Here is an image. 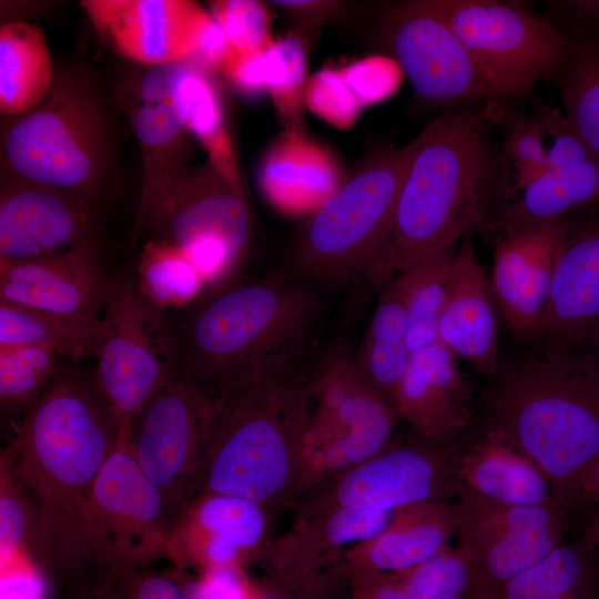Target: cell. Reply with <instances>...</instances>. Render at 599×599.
Returning a JSON list of instances; mask_svg holds the SVG:
<instances>
[{
	"label": "cell",
	"mask_w": 599,
	"mask_h": 599,
	"mask_svg": "<svg viewBox=\"0 0 599 599\" xmlns=\"http://www.w3.org/2000/svg\"><path fill=\"white\" fill-rule=\"evenodd\" d=\"M124 432L93 374L62 367L4 448L35 499L44 564L68 598L95 586L91 498Z\"/></svg>",
	"instance_id": "cell-1"
},
{
	"label": "cell",
	"mask_w": 599,
	"mask_h": 599,
	"mask_svg": "<svg viewBox=\"0 0 599 599\" xmlns=\"http://www.w3.org/2000/svg\"><path fill=\"white\" fill-rule=\"evenodd\" d=\"M305 354L281 356L203 387L209 415L194 496L230 495L270 510L290 504L308 419Z\"/></svg>",
	"instance_id": "cell-2"
},
{
	"label": "cell",
	"mask_w": 599,
	"mask_h": 599,
	"mask_svg": "<svg viewBox=\"0 0 599 599\" xmlns=\"http://www.w3.org/2000/svg\"><path fill=\"white\" fill-rule=\"evenodd\" d=\"M478 102L447 108L412 141L375 278L380 287L417 261L485 226L504 203L507 189L491 140L494 119Z\"/></svg>",
	"instance_id": "cell-3"
},
{
	"label": "cell",
	"mask_w": 599,
	"mask_h": 599,
	"mask_svg": "<svg viewBox=\"0 0 599 599\" xmlns=\"http://www.w3.org/2000/svg\"><path fill=\"white\" fill-rule=\"evenodd\" d=\"M479 405L480 427L531 459L560 505L599 457V365L587 356L501 355Z\"/></svg>",
	"instance_id": "cell-4"
},
{
	"label": "cell",
	"mask_w": 599,
	"mask_h": 599,
	"mask_svg": "<svg viewBox=\"0 0 599 599\" xmlns=\"http://www.w3.org/2000/svg\"><path fill=\"white\" fill-rule=\"evenodd\" d=\"M321 288L278 271L215 291L176 327L179 361L202 387L307 351Z\"/></svg>",
	"instance_id": "cell-5"
},
{
	"label": "cell",
	"mask_w": 599,
	"mask_h": 599,
	"mask_svg": "<svg viewBox=\"0 0 599 599\" xmlns=\"http://www.w3.org/2000/svg\"><path fill=\"white\" fill-rule=\"evenodd\" d=\"M413 143L382 148L298 229L282 271L318 288L376 278Z\"/></svg>",
	"instance_id": "cell-6"
},
{
	"label": "cell",
	"mask_w": 599,
	"mask_h": 599,
	"mask_svg": "<svg viewBox=\"0 0 599 599\" xmlns=\"http://www.w3.org/2000/svg\"><path fill=\"white\" fill-rule=\"evenodd\" d=\"M6 126L1 173L60 190L91 209L108 160L100 103L81 77L58 75L31 111Z\"/></svg>",
	"instance_id": "cell-7"
},
{
	"label": "cell",
	"mask_w": 599,
	"mask_h": 599,
	"mask_svg": "<svg viewBox=\"0 0 599 599\" xmlns=\"http://www.w3.org/2000/svg\"><path fill=\"white\" fill-rule=\"evenodd\" d=\"M307 415L291 502L377 455L393 439L400 418L365 382L354 355L343 349L328 352L311 367Z\"/></svg>",
	"instance_id": "cell-8"
},
{
	"label": "cell",
	"mask_w": 599,
	"mask_h": 599,
	"mask_svg": "<svg viewBox=\"0 0 599 599\" xmlns=\"http://www.w3.org/2000/svg\"><path fill=\"white\" fill-rule=\"evenodd\" d=\"M94 358L97 387L126 432L181 367L175 325L138 292L132 274L121 277L109 304Z\"/></svg>",
	"instance_id": "cell-9"
},
{
	"label": "cell",
	"mask_w": 599,
	"mask_h": 599,
	"mask_svg": "<svg viewBox=\"0 0 599 599\" xmlns=\"http://www.w3.org/2000/svg\"><path fill=\"white\" fill-rule=\"evenodd\" d=\"M464 437V436H463ZM461 437V438H463ZM392 439L367 461L296 497V517L343 507L400 510L457 498L460 439Z\"/></svg>",
	"instance_id": "cell-10"
},
{
	"label": "cell",
	"mask_w": 599,
	"mask_h": 599,
	"mask_svg": "<svg viewBox=\"0 0 599 599\" xmlns=\"http://www.w3.org/2000/svg\"><path fill=\"white\" fill-rule=\"evenodd\" d=\"M174 517L136 463L124 432L94 484L89 532L97 582L166 558Z\"/></svg>",
	"instance_id": "cell-11"
},
{
	"label": "cell",
	"mask_w": 599,
	"mask_h": 599,
	"mask_svg": "<svg viewBox=\"0 0 599 599\" xmlns=\"http://www.w3.org/2000/svg\"><path fill=\"white\" fill-rule=\"evenodd\" d=\"M146 230L177 247L209 287L224 281L243 258L251 217L243 191L209 162L187 167L131 237L138 241Z\"/></svg>",
	"instance_id": "cell-12"
},
{
	"label": "cell",
	"mask_w": 599,
	"mask_h": 599,
	"mask_svg": "<svg viewBox=\"0 0 599 599\" xmlns=\"http://www.w3.org/2000/svg\"><path fill=\"white\" fill-rule=\"evenodd\" d=\"M380 34L393 60L426 103L449 108L508 98L468 53L436 0L390 4L382 16Z\"/></svg>",
	"instance_id": "cell-13"
},
{
	"label": "cell",
	"mask_w": 599,
	"mask_h": 599,
	"mask_svg": "<svg viewBox=\"0 0 599 599\" xmlns=\"http://www.w3.org/2000/svg\"><path fill=\"white\" fill-rule=\"evenodd\" d=\"M454 502L458 545L474 560L470 599H496L508 582L562 542L569 518L558 501L510 506L461 491Z\"/></svg>",
	"instance_id": "cell-14"
},
{
	"label": "cell",
	"mask_w": 599,
	"mask_h": 599,
	"mask_svg": "<svg viewBox=\"0 0 599 599\" xmlns=\"http://www.w3.org/2000/svg\"><path fill=\"white\" fill-rule=\"evenodd\" d=\"M436 3L475 62L508 98L528 92L565 55L567 37L514 4L491 0Z\"/></svg>",
	"instance_id": "cell-15"
},
{
	"label": "cell",
	"mask_w": 599,
	"mask_h": 599,
	"mask_svg": "<svg viewBox=\"0 0 599 599\" xmlns=\"http://www.w3.org/2000/svg\"><path fill=\"white\" fill-rule=\"evenodd\" d=\"M207 415L206 392L181 366L131 426L132 454L163 494L174 520L195 493Z\"/></svg>",
	"instance_id": "cell-16"
},
{
	"label": "cell",
	"mask_w": 599,
	"mask_h": 599,
	"mask_svg": "<svg viewBox=\"0 0 599 599\" xmlns=\"http://www.w3.org/2000/svg\"><path fill=\"white\" fill-rule=\"evenodd\" d=\"M121 277L108 270L92 234L63 253L22 262L0 261V300L102 328Z\"/></svg>",
	"instance_id": "cell-17"
},
{
	"label": "cell",
	"mask_w": 599,
	"mask_h": 599,
	"mask_svg": "<svg viewBox=\"0 0 599 599\" xmlns=\"http://www.w3.org/2000/svg\"><path fill=\"white\" fill-rule=\"evenodd\" d=\"M186 69V61L152 65L132 77L121 91L119 101L128 113L143 160V184L131 233L189 167V131L180 101Z\"/></svg>",
	"instance_id": "cell-18"
},
{
	"label": "cell",
	"mask_w": 599,
	"mask_h": 599,
	"mask_svg": "<svg viewBox=\"0 0 599 599\" xmlns=\"http://www.w3.org/2000/svg\"><path fill=\"white\" fill-rule=\"evenodd\" d=\"M532 344L558 355L599 351V205L569 215Z\"/></svg>",
	"instance_id": "cell-19"
},
{
	"label": "cell",
	"mask_w": 599,
	"mask_h": 599,
	"mask_svg": "<svg viewBox=\"0 0 599 599\" xmlns=\"http://www.w3.org/2000/svg\"><path fill=\"white\" fill-rule=\"evenodd\" d=\"M81 7L101 39L150 67L189 59L212 20L187 0H84Z\"/></svg>",
	"instance_id": "cell-20"
},
{
	"label": "cell",
	"mask_w": 599,
	"mask_h": 599,
	"mask_svg": "<svg viewBox=\"0 0 599 599\" xmlns=\"http://www.w3.org/2000/svg\"><path fill=\"white\" fill-rule=\"evenodd\" d=\"M270 514L268 508L250 499L196 495L173 522L166 559L184 570L240 567L247 559L258 557L270 540Z\"/></svg>",
	"instance_id": "cell-21"
},
{
	"label": "cell",
	"mask_w": 599,
	"mask_h": 599,
	"mask_svg": "<svg viewBox=\"0 0 599 599\" xmlns=\"http://www.w3.org/2000/svg\"><path fill=\"white\" fill-rule=\"evenodd\" d=\"M569 215L501 233L490 284L500 315L521 339H536L552 284Z\"/></svg>",
	"instance_id": "cell-22"
},
{
	"label": "cell",
	"mask_w": 599,
	"mask_h": 599,
	"mask_svg": "<svg viewBox=\"0 0 599 599\" xmlns=\"http://www.w3.org/2000/svg\"><path fill=\"white\" fill-rule=\"evenodd\" d=\"M92 234L85 204L54 187L1 173L0 261L63 253Z\"/></svg>",
	"instance_id": "cell-23"
},
{
	"label": "cell",
	"mask_w": 599,
	"mask_h": 599,
	"mask_svg": "<svg viewBox=\"0 0 599 599\" xmlns=\"http://www.w3.org/2000/svg\"><path fill=\"white\" fill-rule=\"evenodd\" d=\"M398 511L343 507L296 517L292 528L268 540L258 557L282 576L351 568L352 552L382 534Z\"/></svg>",
	"instance_id": "cell-24"
},
{
	"label": "cell",
	"mask_w": 599,
	"mask_h": 599,
	"mask_svg": "<svg viewBox=\"0 0 599 599\" xmlns=\"http://www.w3.org/2000/svg\"><path fill=\"white\" fill-rule=\"evenodd\" d=\"M457 359L439 342L410 354L395 407L423 437L458 439L476 420L473 389Z\"/></svg>",
	"instance_id": "cell-25"
},
{
	"label": "cell",
	"mask_w": 599,
	"mask_h": 599,
	"mask_svg": "<svg viewBox=\"0 0 599 599\" xmlns=\"http://www.w3.org/2000/svg\"><path fill=\"white\" fill-rule=\"evenodd\" d=\"M499 306L471 234L463 238L438 323V342L467 361L485 379L498 369Z\"/></svg>",
	"instance_id": "cell-26"
},
{
	"label": "cell",
	"mask_w": 599,
	"mask_h": 599,
	"mask_svg": "<svg viewBox=\"0 0 599 599\" xmlns=\"http://www.w3.org/2000/svg\"><path fill=\"white\" fill-rule=\"evenodd\" d=\"M459 443V493H470L510 506H544L557 501L541 469L495 432L479 427ZM458 493V494H459Z\"/></svg>",
	"instance_id": "cell-27"
},
{
	"label": "cell",
	"mask_w": 599,
	"mask_h": 599,
	"mask_svg": "<svg viewBox=\"0 0 599 599\" xmlns=\"http://www.w3.org/2000/svg\"><path fill=\"white\" fill-rule=\"evenodd\" d=\"M456 532L454 501L407 507L382 534L352 552L349 567L375 576L399 575L450 546Z\"/></svg>",
	"instance_id": "cell-28"
},
{
	"label": "cell",
	"mask_w": 599,
	"mask_h": 599,
	"mask_svg": "<svg viewBox=\"0 0 599 599\" xmlns=\"http://www.w3.org/2000/svg\"><path fill=\"white\" fill-rule=\"evenodd\" d=\"M260 182L270 200L300 212L317 210L342 184L333 156L295 132L283 136L265 155Z\"/></svg>",
	"instance_id": "cell-29"
},
{
	"label": "cell",
	"mask_w": 599,
	"mask_h": 599,
	"mask_svg": "<svg viewBox=\"0 0 599 599\" xmlns=\"http://www.w3.org/2000/svg\"><path fill=\"white\" fill-rule=\"evenodd\" d=\"M380 288L377 304L354 357L365 382L395 407L397 390L412 354L408 346V321L396 275Z\"/></svg>",
	"instance_id": "cell-30"
},
{
	"label": "cell",
	"mask_w": 599,
	"mask_h": 599,
	"mask_svg": "<svg viewBox=\"0 0 599 599\" xmlns=\"http://www.w3.org/2000/svg\"><path fill=\"white\" fill-rule=\"evenodd\" d=\"M599 205V159L591 155L551 169L504 204L496 213L500 233L527 224L560 219Z\"/></svg>",
	"instance_id": "cell-31"
},
{
	"label": "cell",
	"mask_w": 599,
	"mask_h": 599,
	"mask_svg": "<svg viewBox=\"0 0 599 599\" xmlns=\"http://www.w3.org/2000/svg\"><path fill=\"white\" fill-rule=\"evenodd\" d=\"M54 75L43 30L24 21L0 28V111L9 118L27 113L50 92Z\"/></svg>",
	"instance_id": "cell-32"
},
{
	"label": "cell",
	"mask_w": 599,
	"mask_h": 599,
	"mask_svg": "<svg viewBox=\"0 0 599 599\" xmlns=\"http://www.w3.org/2000/svg\"><path fill=\"white\" fill-rule=\"evenodd\" d=\"M496 599H599V551L582 538L561 542Z\"/></svg>",
	"instance_id": "cell-33"
},
{
	"label": "cell",
	"mask_w": 599,
	"mask_h": 599,
	"mask_svg": "<svg viewBox=\"0 0 599 599\" xmlns=\"http://www.w3.org/2000/svg\"><path fill=\"white\" fill-rule=\"evenodd\" d=\"M567 41L564 58L548 77L569 125L599 159V33L575 31Z\"/></svg>",
	"instance_id": "cell-34"
},
{
	"label": "cell",
	"mask_w": 599,
	"mask_h": 599,
	"mask_svg": "<svg viewBox=\"0 0 599 599\" xmlns=\"http://www.w3.org/2000/svg\"><path fill=\"white\" fill-rule=\"evenodd\" d=\"M457 251L456 245L444 248L396 274L407 313L410 353L438 342V323Z\"/></svg>",
	"instance_id": "cell-35"
},
{
	"label": "cell",
	"mask_w": 599,
	"mask_h": 599,
	"mask_svg": "<svg viewBox=\"0 0 599 599\" xmlns=\"http://www.w3.org/2000/svg\"><path fill=\"white\" fill-rule=\"evenodd\" d=\"M102 329L0 300V348L43 346L78 361L94 357Z\"/></svg>",
	"instance_id": "cell-36"
},
{
	"label": "cell",
	"mask_w": 599,
	"mask_h": 599,
	"mask_svg": "<svg viewBox=\"0 0 599 599\" xmlns=\"http://www.w3.org/2000/svg\"><path fill=\"white\" fill-rule=\"evenodd\" d=\"M180 85V101L189 133L199 139L210 163L234 187L242 191L235 154L224 126L223 111L207 72L187 62Z\"/></svg>",
	"instance_id": "cell-37"
},
{
	"label": "cell",
	"mask_w": 599,
	"mask_h": 599,
	"mask_svg": "<svg viewBox=\"0 0 599 599\" xmlns=\"http://www.w3.org/2000/svg\"><path fill=\"white\" fill-rule=\"evenodd\" d=\"M21 557L31 558L47 569L35 499L9 454L2 449L0 455L1 569Z\"/></svg>",
	"instance_id": "cell-38"
},
{
	"label": "cell",
	"mask_w": 599,
	"mask_h": 599,
	"mask_svg": "<svg viewBox=\"0 0 599 599\" xmlns=\"http://www.w3.org/2000/svg\"><path fill=\"white\" fill-rule=\"evenodd\" d=\"M134 283L145 300L163 311L190 305L205 287L190 260L177 247L161 238L145 244Z\"/></svg>",
	"instance_id": "cell-39"
},
{
	"label": "cell",
	"mask_w": 599,
	"mask_h": 599,
	"mask_svg": "<svg viewBox=\"0 0 599 599\" xmlns=\"http://www.w3.org/2000/svg\"><path fill=\"white\" fill-rule=\"evenodd\" d=\"M60 357L43 346L0 348L2 410L24 414L61 372Z\"/></svg>",
	"instance_id": "cell-40"
},
{
	"label": "cell",
	"mask_w": 599,
	"mask_h": 599,
	"mask_svg": "<svg viewBox=\"0 0 599 599\" xmlns=\"http://www.w3.org/2000/svg\"><path fill=\"white\" fill-rule=\"evenodd\" d=\"M394 576L408 599H470L474 593V560L458 544Z\"/></svg>",
	"instance_id": "cell-41"
},
{
	"label": "cell",
	"mask_w": 599,
	"mask_h": 599,
	"mask_svg": "<svg viewBox=\"0 0 599 599\" xmlns=\"http://www.w3.org/2000/svg\"><path fill=\"white\" fill-rule=\"evenodd\" d=\"M266 90L278 109L290 119H297L304 83L306 59L296 38L271 41L263 50Z\"/></svg>",
	"instance_id": "cell-42"
},
{
	"label": "cell",
	"mask_w": 599,
	"mask_h": 599,
	"mask_svg": "<svg viewBox=\"0 0 599 599\" xmlns=\"http://www.w3.org/2000/svg\"><path fill=\"white\" fill-rule=\"evenodd\" d=\"M540 114L510 119L504 151L514 163V185L507 194L520 192L549 171L548 146Z\"/></svg>",
	"instance_id": "cell-43"
},
{
	"label": "cell",
	"mask_w": 599,
	"mask_h": 599,
	"mask_svg": "<svg viewBox=\"0 0 599 599\" xmlns=\"http://www.w3.org/2000/svg\"><path fill=\"white\" fill-rule=\"evenodd\" d=\"M211 16L225 32L237 51H254L272 40L264 6L253 0H223L210 2Z\"/></svg>",
	"instance_id": "cell-44"
},
{
	"label": "cell",
	"mask_w": 599,
	"mask_h": 599,
	"mask_svg": "<svg viewBox=\"0 0 599 599\" xmlns=\"http://www.w3.org/2000/svg\"><path fill=\"white\" fill-rule=\"evenodd\" d=\"M186 577L177 567L156 571L139 568L116 573L103 587L118 599H183Z\"/></svg>",
	"instance_id": "cell-45"
},
{
	"label": "cell",
	"mask_w": 599,
	"mask_h": 599,
	"mask_svg": "<svg viewBox=\"0 0 599 599\" xmlns=\"http://www.w3.org/2000/svg\"><path fill=\"white\" fill-rule=\"evenodd\" d=\"M341 73L363 105L390 94L399 83L403 71L393 59L376 57L359 61Z\"/></svg>",
	"instance_id": "cell-46"
},
{
	"label": "cell",
	"mask_w": 599,
	"mask_h": 599,
	"mask_svg": "<svg viewBox=\"0 0 599 599\" xmlns=\"http://www.w3.org/2000/svg\"><path fill=\"white\" fill-rule=\"evenodd\" d=\"M308 103L322 116L343 125L351 122L362 106L342 73L327 71L314 79L308 92Z\"/></svg>",
	"instance_id": "cell-47"
},
{
	"label": "cell",
	"mask_w": 599,
	"mask_h": 599,
	"mask_svg": "<svg viewBox=\"0 0 599 599\" xmlns=\"http://www.w3.org/2000/svg\"><path fill=\"white\" fill-rule=\"evenodd\" d=\"M47 569L38 561L21 557L1 569L0 599H48Z\"/></svg>",
	"instance_id": "cell-48"
},
{
	"label": "cell",
	"mask_w": 599,
	"mask_h": 599,
	"mask_svg": "<svg viewBox=\"0 0 599 599\" xmlns=\"http://www.w3.org/2000/svg\"><path fill=\"white\" fill-rule=\"evenodd\" d=\"M263 50L237 51L233 48L223 72L240 91L256 94L266 89Z\"/></svg>",
	"instance_id": "cell-49"
},
{
	"label": "cell",
	"mask_w": 599,
	"mask_h": 599,
	"mask_svg": "<svg viewBox=\"0 0 599 599\" xmlns=\"http://www.w3.org/2000/svg\"><path fill=\"white\" fill-rule=\"evenodd\" d=\"M205 599H250L244 577L237 566L207 569L200 578Z\"/></svg>",
	"instance_id": "cell-50"
},
{
	"label": "cell",
	"mask_w": 599,
	"mask_h": 599,
	"mask_svg": "<svg viewBox=\"0 0 599 599\" xmlns=\"http://www.w3.org/2000/svg\"><path fill=\"white\" fill-rule=\"evenodd\" d=\"M561 506L569 515L599 508V457L569 489Z\"/></svg>",
	"instance_id": "cell-51"
},
{
	"label": "cell",
	"mask_w": 599,
	"mask_h": 599,
	"mask_svg": "<svg viewBox=\"0 0 599 599\" xmlns=\"http://www.w3.org/2000/svg\"><path fill=\"white\" fill-rule=\"evenodd\" d=\"M550 4L576 24V31L599 33V0H565Z\"/></svg>",
	"instance_id": "cell-52"
},
{
	"label": "cell",
	"mask_w": 599,
	"mask_h": 599,
	"mask_svg": "<svg viewBox=\"0 0 599 599\" xmlns=\"http://www.w3.org/2000/svg\"><path fill=\"white\" fill-rule=\"evenodd\" d=\"M275 7H278L286 13L297 19L314 21L322 17L335 13L339 8H343L342 2L336 1H309V0H287V1H271Z\"/></svg>",
	"instance_id": "cell-53"
},
{
	"label": "cell",
	"mask_w": 599,
	"mask_h": 599,
	"mask_svg": "<svg viewBox=\"0 0 599 599\" xmlns=\"http://www.w3.org/2000/svg\"><path fill=\"white\" fill-rule=\"evenodd\" d=\"M372 599H408L399 583V581L393 577L387 576L377 583Z\"/></svg>",
	"instance_id": "cell-54"
},
{
	"label": "cell",
	"mask_w": 599,
	"mask_h": 599,
	"mask_svg": "<svg viewBox=\"0 0 599 599\" xmlns=\"http://www.w3.org/2000/svg\"><path fill=\"white\" fill-rule=\"evenodd\" d=\"M581 538L599 551V508L586 525Z\"/></svg>",
	"instance_id": "cell-55"
},
{
	"label": "cell",
	"mask_w": 599,
	"mask_h": 599,
	"mask_svg": "<svg viewBox=\"0 0 599 599\" xmlns=\"http://www.w3.org/2000/svg\"><path fill=\"white\" fill-rule=\"evenodd\" d=\"M69 599H118L109 589L101 588H91L88 590L80 591Z\"/></svg>",
	"instance_id": "cell-56"
},
{
	"label": "cell",
	"mask_w": 599,
	"mask_h": 599,
	"mask_svg": "<svg viewBox=\"0 0 599 599\" xmlns=\"http://www.w3.org/2000/svg\"><path fill=\"white\" fill-rule=\"evenodd\" d=\"M587 357L591 358L596 364L599 365V351L590 354V355H586Z\"/></svg>",
	"instance_id": "cell-57"
}]
</instances>
